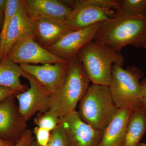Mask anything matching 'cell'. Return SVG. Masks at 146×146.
I'll return each mask as SVG.
<instances>
[{
  "instance_id": "6da1fadb",
  "label": "cell",
  "mask_w": 146,
  "mask_h": 146,
  "mask_svg": "<svg viewBox=\"0 0 146 146\" xmlns=\"http://www.w3.org/2000/svg\"><path fill=\"white\" fill-rule=\"evenodd\" d=\"M94 41L117 52L127 46L143 48L146 43V16L119 12L115 18L101 23Z\"/></svg>"
},
{
  "instance_id": "7a4b0ae2",
  "label": "cell",
  "mask_w": 146,
  "mask_h": 146,
  "mask_svg": "<svg viewBox=\"0 0 146 146\" xmlns=\"http://www.w3.org/2000/svg\"><path fill=\"white\" fill-rule=\"evenodd\" d=\"M91 82L76 56L68 62L67 75L63 84L52 94L49 110L59 118L76 110Z\"/></svg>"
},
{
  "instance_id": "3957f363",
  "label": "cell",
  "mask_w": 146,
  "mask_h": 146,
  "mask_svg": "<svg viewBox=\"0 0 146 146\" xmlns=\"http://www.w3.org/2000/svg\"><path fill=\"white\" fill-rule=\"evenodd\" d=\"M76 56L91 83L106 86L110 84L112 65L123 66L125 62L121 52L94 41L83 47Z\"/></svg>"
},
{
  "instance_id": "277c9868",
  "label": "cell",
  "mask_w": 146,
  "mask_h": 146,
  "mask_svg": "<svg viewBox=\"0 0 146 146\" xmlns=\"http://www.w3.org/2000/svg\"><path fill=\"white\" fill-rule=\"evenodd\" d=\"M79 116L84 122L103 131L118 110L109 86L93 84L79 102Z\"/></svg>"
},
{
  "instance_id": "5b68a950",
  "label": "cell",
  "mask_w": 146,
  "mask_h": 146,
  "mask_svg": "<svg viewBox=\"0 0 146 146\" xmlns=\"http://www.w3.org/2000/svg\"><path fill=\"white\" fill-rule=\"evenodd\" d=\"M143 70L135 66L112 65L109 86L111 96L118 109L133 110L144 107L141 86Z\"/></svg>"
},
{
  "instance_id": "8992f818",
  "label": "cell",
  "mask_w": 146,
  "mask_h": 146,
  "mask_svg": "<svg viewBox=\"0 0 146 146\" xmlns=\"http://www.w3.org/2000/svg\"><path fill=\"white\" fill-rule=\"evenodd\" d=\"M4 59L10 60L18 65H35L38 63L43 65L69 62L42 46L35 41L34 36H27L17 42Z\"/></svg>"
},
{
  "instance_id": "52a82bcc",
  "label": "cell",
  "mask_w": 146,
  "mask_h": 146,
  "mask_svg": "<svg viewBox=\"0 0 146 146\" xmlns=\"http://www.w3.org/2000/svg\"><path fill=\"white\" fill-rule=\"evenodd\" d=\"M119 12L96 5L89 0H76L65 23L73 30H77L115 18Z\"/></svg>"
},
{
  "instance_id": "ba28073f",
  "label": "cell",
  "mask_w": 146,
  "mask_h": 146,
  "mask_svg": "<svg viewBox=\"0 0 146 146\" xmlns=\"http://www.w3.org/2000/svg\"><path fill=\"white\" fill-rule=\"evenodd\" d=\"M23 76L29 82L30 87L16 96L21 115L27 122L36 113L49 110L52 94L29 73L24 72Z\"/></svg>"
},
{
  "instance_id": "9c48e42d",
  "label": "cell",
  "mask_w": 146,
  "mask_h": 146,
  "mask_svg": "<svg viewBox=\"0 0 146 146\" xmlns=\"http://www.w3.org/2000/svg\"><path fill=\"white\" fill-rule=\"evenodd\" d=\"M101 23L69 32L46 48L58 57L70 61L85 45L94 41Z\"/></svg>"
},
{
  "instance_id": "30bf717a",
  "label": "cell",
  "mask_w": 146,
  "mask_h": 146,
  "mask_svg": "<svg viewBox=\"0 0 146 146\" xmlns=\"http://www.w3.org/2000/svg\"><path fill=\"white\" fill-rule=\"evenodd\" d=\"M71 146H99L103 131L81 119L77 110L59 118Z\"/></svg>"
},
{
  "instance_id": "8fae6325",
  "label": "cell",
  "mask_w": 146,
  "mask_h": 146,
  "mask_svg": "<svg viewBox=\"0 0 146 146\" xmlns=\"http://www.w3.org/2000/svg\"><path fill=\"white\" fill-rule=\"evenodd\" d=\"M16 96L0 102V139L16 144L27 129V125L16 104Z\"/></svg>"
},
{
  "instance_id": "7c38bea8",
  "label": "cell",
  "mask_w": 146,
  "mask_h": 146,
  "mask_svg": "<svg viewBox=\"0 0 146 146\" xmlns=\"http://www.w3.org/2000/svg\"><path fill=\"white\" fill-rule=\"evenodd\" d=\"M34 20L23 3L14 15L9 27L3 45L0 50V61L6 57L17 42L25 37L34 36Z\"/></svg>"
},
{
  "instance_id": "4fadbf2b",
  "label": "cell",
  "mask_w": 146,
  "mask_h": 146,
  "mask_svg": "<svg viewBox=\"0 0 146 146\" xmlns=\"http://www.w3.org/2000/svg\"><path fill=\"white\" fill-rule=\"evenodd\" d=\"M68 62L47 63L41 65L25 64L19 65L24 72L33 76L52 94L65 80Z\"/></svg>"
},
{
  "instance_id": "5bb4252c",
  "label": "cell",
  "mask_w": 146,
  "mask_h": 146,
  "mask_svg": "<svg viewBox=\"0 0 146 146\" xmlns=\"http://www.w3.org/2000/svg\"><path fill=\"white\" fill-rule=\"evenodd\" d=\"M33 18L35 25V39L36 38L37 42L45 48L73 31L64 21L45 17Z\"/></svg>"
},
{
  "instance_id": "9a60e30c",
  "label": "cell",
  "mask_w": 146,
  "mask_h": 146,
  "mask_svg": "<svg viewBox=\"0 0 146 146\" xmlns=\"http://www.w3.org/2000/svg\"><path fill=\"white\" fill-rule=\"evenodd\" d=\"M27 10L32 18L45 17L65 22L72 8L58 0H25Z\"/></svg>"
},
{
  "instance_id": "2e32d148",
  "label": "cell",
  "mask_w": 146,
  "mask_h": 146,
  "mask_svg": "<svg viewBox=\"0 0 146 146\" xmlns=\"http://www.w3.org/2000/svg\"><path fill=\"white\" fill-rule=\"evenodd\" d=\"M131 110L119 109L103 131L99 146H123Z\"/></svg>"
},
{
  "instance_id": "e0dca14e",
  "label": "cell",
  "mask_w": 146,
  "mask_h": 146,
  "mask_svg": "<svg viewBox=\"0 0 146 146\" xmlns=\"http://www.w3.org/2000/svg\"><path fill=\"white\" fill-rule=\"evenodd\" d=\"M146 132V109L132 110L129 118L125 139L123 146H139Z\"/></svg>"
},
{
  "instance_id": "ac0fdd59",
  "label": "cell",
  "mask_w": 146,
  "mask_h": 146,
  "mask_svg": "<svg viewBox=\"0 0 146 146\" xmlns=\"http://www.w3.org/2000/svg\"><path fill=\"white\" fill-rule=\"evenodd\" d=\"M24 71L18 64L7 59L0 61V86L8 87L18 93L28 88L21 83L20 78Z\"/></svg>"
},
{
  "instance_id": "d6986e66",
  "label": "cell",
  "mask_w": 146,
  "mask_h": 146,
  "mask_svg": "<svg viewBox=\"0 0 146 146\" xmlns=\"http://www.w3.org/2000/svg\"><path fill=\"white\" fill-rule=\"evenodd\" d=\"M23 3L21 0H8L7 7L4 13L1 30L0 32V50L5 40L7 32L12 18Z\"/></svg>"
},
{
  "instance_id": "ffe728a7",
  "label": "cell",
  "mask_w": 146,
  "mask_h": 146,
  "mask_svg": "<svg viewBox=\"0 0 146 146\" xmlns=\"http://www.w3.org/2000/svg\"><path fill=\"white\" fill-rule=\"evenodd\" d=\"M120 12L130 16H146V0L121 1Z\"/></svg>"
},
{
  "instance_id": "44dd1931",
  "label": "cell",
  "mask_w": 146,
  "mask_h": 146,
  "mask_svg": "<svg viewBox=\"0 0 146 146\" xmlns=\"http://www.w3.org/2000/svg\"><path fill=\"white\" fill-rule=\"evenodd\" d=\"M59 117L51 110L44 113H38L34 120L36 126L52 131L59 124Z\"/></svg>"
},
{
  "instance_id": "7402d4cb",
  "label": "cell",
  "mask_w": 146,
  "mask_h": 146,
  "mask_svg": "<svg viewBox=\"0 0 146 146\" xmlns=\"http://www.w3.org/2000/svg\"><path fill=\"white\" fill-rule=\"evenodd\" d=\"M46 146H71L65 130L59 124L52 131L50 141Z\"/></svg>"
},
{
  "instance_id": "603a6c76",
  "label": "cell",
  "mask_w": 146,
  "mask_h": 146,
  "mask_svg": "<svg viewBox=\"0 0 146 146\" xmlns=\"http://www.w3.org/2000/svg\"><path fill=\"white\" fill-rule=\"evenodd\" d=\"M37 144L39 146H46L48 143L51 136L49 131L36 126L33 130Z\"/></svg>"
},
{
  "instance_id": "cb8c5ba5",
  "label": "cell",
  "mask_w": 146,
  "mask_h": 146,
  "mask_svg": "<svg viewBox=\"0 0 146 146\" xmlns=\"http://www.w3.org/2000/svg\"><path fill=\"white\" fill-rule=\"evenodd\" d=\"M33 135V131L27 129L15 146H30L34 141Z\"/></svg>"
},
{
  "instance_id": "d4e9b609",
  "label": "cell",
  "mask_w": 146,
  "mask_h": 146,
  "mask_svg": "<svg viewBox=\"0 0 146 146\" xmlns=\"http://www.w3.org/2000/svg\"><path fill=\"white\" fill-rule=\"evenodd\" d=\"M18 93L10 88L0 86V102L9 97L16 96Z\"/></svg>"
},
{
  "instance_id": "484cf974",
  "label": "cell",
  "mask_w": 146,
  "mask_h": 146,
  "mask_svg": "<svg viewBox=\"0 0 146 146\" xmlns=\"http://www.w3.org/2000/svg\"><path fill=\"white\" fill-rule=\"evenodd\" d=\"M141 86L143 96L144 107L146 109V78L141 80Z\"/></svg>"
},
{
  "instance_id": "4316f807",
  "label": "cell",
  "mask_w": 146,
  "mask_h": 146,
  "mask_svg": "<svg viewBox=\"0 0 146 146\" xmlns=\"http://www.w3.org/2000/svg\"><path fill=\"white\" fill-rule=\"evenodd\" d=\"M8 0H0V8L4 14L7 10Z\"/></svg>"
},
{
  "instance_id": "83f0119b",
  "label": "cell",
  "mask_w": 146,
  "mask_h": 146,
  "mask_svg": "<svg viewBox=\"0 0 146 146\" xmlns=\"http://www.w3.org/2000/svg\"><path fill=\"white\" fill-rule=\"evenodd\" d=\"M16 143L0 139V146H15Z\"/></svg>"
},
{
  "instance_id": "f1b7e54d",
  "label": "cell",
  "mask_w": 146,
  "mask_h": 146,
  "mask_svg": "<svg viewBox=\"0 0 146 146\" xmlns=\"http://www.w3.org/2000/svg\"><path fill=\"white\" fill-rule=\"evenodd\" d=\"M4 16V14L3 13L1 9L0 8V32L1 31L2 27Z\"/></svg>"
},
{
  "instance_id": "f546056e",
  "label": "cell",
  "mask_w": 146,
  "mask_h": 146,
  "mask_svg": "<svg viewBox=\"0 0 146 146\" xmlns=\"http://www.w3.org/2000/svg\"><path fill=\"white\" fill-rule=\"evenodd\" d=\"M30 146H39L36 143V141H33V142L32 143L31 145Z\"/></svg>"
},
{
  "instance_id": "4dcf8cb0",
  "label": "cell",
  "mask_w": 146,
  "mask_h": 146,
  "mask_svg": "<svg viewBox=\"0 0 146 146\" xmlns=\"http://www.w3.org/2000/svg\"><path fill=\"white\" fill-rule=\"evenodd\" d=\"M139 146H146V143H141Z\"/></svg>"
},
{
  "instance_id": "1f68e13d",
  "label": "cell",
  "mask_w": 146,
  "mask_h": 146,
  "mask_svg": "<svg viewBox=\"0 0 146 146\" xmlns=\"http://www.w3.org/2000/svg\"><path fill=\"white\" fill-rule=\"evenodd\" d=\"M143 48H144L145 49H146V44H145V45H144Z\"/></svg>"
}]
</instances>
